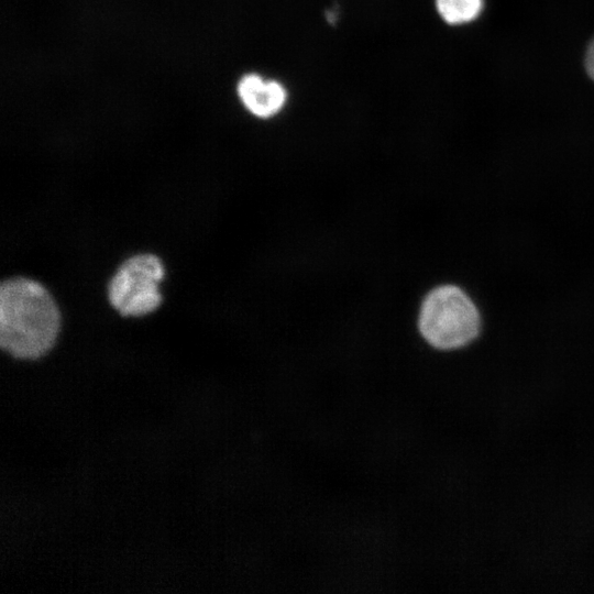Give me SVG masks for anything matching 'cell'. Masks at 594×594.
Here are the masks:
<instances>
[{
  "mask_svg": "<svg viewBox=\"0 0 594 594\" xmlns=\"http://www.w3.org/2000/svg\"><path fill=\"white\" fill-rule=\"evenodd\" d=\"M585 69L594 81V38L591 41L585 54Z\"/></svg>",
  "mask_w": 594,
  "mask_h": 594,
  "instance_id": "obj_6",
  "label": "cell"
},
{
  "mask_svg": "<svg viewBox=\"0 0 594 594\" xmlns=\"http://www.w3.org/2000/svg\"><path fill=\"white\" fill-rule=\"evenodd\" d=\"M237 91L244 108L261 119L278 114L288 100V91L280 81L255 73L244 75Z\"/></svg>",
  "mask_w": 594,
  "mask_h": 594,
  "instance_id": "obj_4",
  "label": "cell"
},
{
  "mask_svg": "<svg viewBox=\"0 0 594 594\" xmlns=\"http://www.w3.org/2000/svg\"><path fill=\"white\" fill-rule=\"evenodd\" d=\"M164 266L158 256L136 254L124 261L108 284L111 306L125 317H140L161 304L160 283Z\"/></svg>",
  "mask_w": 594,
  "mask_h": 594,
  "instance_id": "obj_3",
  "label": "cell"
},
{
  "mask_svg": "<svg viewBox=\"0 0 594 594\" xmlns=\"http://www.w3.org/2000/svg\"><path fill=\"white\" fill-rule=\"evenodd\" d=\"M59 310L47 289L25 277L0 286V346L15 359L36 360L54 345Z\"/></svg>",
  "mask_w": 594,
  "mask_h": 594,
  "instance_id": "obj_1",
  "label": "cell"
},
{
  "mask_svg": "<svg viewBox=\"0 0 594 594\" xmlns=\"http://www.w3.org/2000/svg\"><path fill=\"white\" fill-rule=\"evenodd\" d=\"M435 3L441 19L451 25L475 20L483 9V0H436Z\"/></svg>",
  "mask_w": 594,
  "mask_h": 594,
  "instance_id": "obj_5",
  "label": "cell"
},
{
  "mask_svg": "<svg viewBox=\"0 0 594 594\" xmlns=\"http://www.w3.org/2000/svg\"><path fill=\"white\" fill-rule=\"evenodd\" d=\"M483 315L474 298L453 284L433 288L421 305L418 327L425 341L439 351L472 344L483 331Z\"/></svg>",
  "mask_w": 594,
  "mask_h": 594,
  "instance_id": "obj_2",
  "label": "cell"
}]
</instances>
